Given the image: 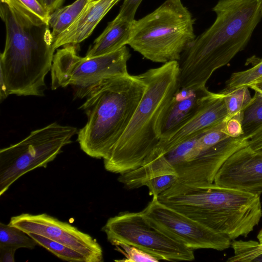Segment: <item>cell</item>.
<instances>
[{
    "label": "cell",
    "mask_w": 262,
    "mask_h": 262,
    "mask_svg": "<svg viewBox=\"0 0 262 262\" xmlns=\"http://www.w3.org/2000/svg\"><path fill=\"white\" fill-rule=\"evenodd\" d=\"M216 18L196 37L178 61L179 88H206L213 73L247 46L262 18V0H219Z\"/></svg>",
    "instance_id": "6da1fadb"
},
{
    "label": "cell",
    "mask_w": 262,
    "mask_h": 262,
    "mask_svg": "<svg viewBox=\"0 0 262 262\" xmlns=\"http://www.w3.org/2000/svg\"><path fill=\"white\" fill-rule=\"evenodd\" d=\"M157 198L231 241L247 236L262 217L260 195L214 183L196 186L176 182Z\"/></svg>",
    "instance_id": "7a4b0ae2"
},
{
    "label": "cell",
    "mask_w": 262,
    "mask_h": 262,
    "mask_svg": "<svg viewBox=\"0 0 262 262\" xmlns=\"http://www.w3.org/2000/svg\"><path fill=\"white\" fill-rule=\"evenodd\" d=\"M142 74L146 83L143 96L124 133L103 159L105 169L112 173L121 174L138 168L157 146L162 119L179 88L177 61Z\"/></svg>",
    "instance_id": "3957f363"
},
{
    "label": "cell",
    "mask_w": 262,
    "mask_h": 262,
    "mask_svg": "<svg viewBox=\"0 0 262 262\" xmlns=\"http://www.w3.org/2000/svg\"><path fill=\"white\" fill-rule=\"evenodd\" d=\"M0 15L6 31L0 75L8 94L43 96L55 51L49 25L35 24L2 2Z\"/></svg>",
    "instance_id": "277c9868"
},
{
    "label": "cell",
    "mask_w": 262,
    "mask_h": 262,
    "mask_svg": "<svg viewBox=\"0 0 262 262\" xmlns=\"http://www.w3.org/2000/svg\"><path fill=\"white\" fill-rule=\"evenodd\" d=\"M145 86L142 73L129 74L104 79L86 91L79 108L88 121L77 132L81 150L92 158H106L127 127Z\"/></svg>",
    "instance_id": "5b68a950"
},
{
    "label": "cell",
    "mask_w": 262,
    "mask_h": 262,
    "mask_svg": "<svg viewBox=\"0 0 262 262\" xmlns=\"http://www.w3.org/2000/svg\"><path fill=\"white\" fill-rule=\"evenodd\" d=\"M194 24L181 0H166L152 12L134 20L127 45L152 62L179 61L196 37Z\"/></svg>",
    "instance_id": "8992f818"
},
{
    "label": "cell",
    "mask_w": 262,
    "mask_h": 262,
    "mask_svg": "<svg viewBox=\"0 0 262 262\" xmlns=\"http://www.w3.org/2000/svg\"><path fill=\"white\" fill-rule=\"evenodd\" d=\"M76 127L56 122L32 131L20 141L0 150V195L26 173L46 168L72 142Z\"/></svg>",
    "instance_id": "52a82bcc"
},
{
    "label": "cell",
    "mask_w": 262,
    "mask_h": 262,
    "mask_svg": "<svg viewBox=\"0 0 262 262\" xmlns=\"http://www.w3.org/2000/svg\"><path fill=\"white\" fill-rule=\"evenodd\" d=\"M77 45H68L54 54L51 69V89L71 85L82 98L88 90L101 81L129 74L127 62L130 53L126 46L104 55L87 58L79 56Z\"/></svg>",
    "instance_id": "ba28073f"
},
{
    "label": "cell",
    "mask_w": 262,
    "mask_h": 262,
    "mask_svg": "<svg viewBox=\"0 0 262 262\" xmlns=\"http://www.w3.org/2000/svg\"><path fill=\"white\" fill-rule=\"evenodd\" d=\"M108 241L136 247L160 260L192 261L194 250L152 227L142 211H125L110 217L102 228Z\"/></svg>",
    "instance_id": "9c48e42d"
},
{
    "label": "cell",
    "mask_w": 262,
    "mask_h": 262,
    "mask_svg": "<svg viewBox=\"0 0 262 262\" xmlns=\"http://www.w3.org/2000/svg\"><path fill=\"white\" fill-rule=\"evenodd\" d=\"M157 196H153L141 211L152 227L193 250L223 251L231 247V240L228 237L162 204Z\"/></svg>",
    "instance_id": "30bf717a"
},
{
    "label": "cell",
    "mask_w": 262,
    "mask_h": 262,
    "mask_svg": "<svg viewBox=\"0 0 262 262\" xmlns=\"http://www.w3.org/2000/svg\"><path fill=\"white\" fill-rule=\"evenodd\" d=\"M10 225L27 234L34 233L64 244L82 253L88 262L103 261V251L97 241L69 223L46 213H22L11 217Z\"/></svg>",
    "instance_id": "8fae6325"
},
{
    "label": "cell",
    "mask_w": 262,
    "mask_h": 262,
    "mask_svg": "<svg viewBox=\"0 0 262 262\" xmlns=\"http://www.w3.org/2000/svg\"><path fill=\"white\" fill-rule=\"evenodd\" d=\"M214 184L260 195L262 153L248 145L237 150L221 167Z\"/></svg>",
    "instance_id": "7c38bea8"
},
{
    "label": "cell",
    "mask_w": 262,
    "mask_h": 262,
    "mask_svg": "<svg viewBox=\"0 0 262 262\" xmlns=\"http://www.w3.org/2000/svg\"><path fill=\"white\" fill-rule=\"evenodd\" d=\"M227 117L222 94L208 91L193 116L169 137L160 140L150 153L163 155L199 133L223 122Z\"/></svg>",
    "instance_id": "4fadbf2b"
},
{
    "label": "cell",
    "mask_w": 262,
    "mask_h": 262,
    "mask_svg": "<svg viewBox=\"0 0 262 262\" xmlns=\"http://www.w3.org/2000/svg\"><path fill=\"white\" fill-rule=\"evenodd\" d=\"M208 91L206 87L198 90L179 88L162 119L160 140L169 137L193 116Z\"/></svg>",
    "instance_id": "5bb4252c"
},
{
    "label": "cell",
    "mask_w": 262,
    "mask_h": 262,
    "mask_svg": "<svg viewBox=\"0 0 262 262\" xmlns=\"http://www.w3.org/2000/svg\"><path fill=\"white\" fill-rule=\"evenodd\" d=\"M117 0L90 2L77 19L53 40L55 49L68 45H77L86 39Z\"/></svg>",
    "instance_id": "9a60e30c"
},
{
    "label": "cell",
    "mask_w": 262,
    "mask_h": 262,
    "mask_svg": "<svg viewBox=\"0 0 262 262\" xmlns=\"http://www.w3.org/2000/svg\"><path fill=\"white\" fill-rule=\"evenodd\" d=\"M133 21L124 20L116 16L108 24L103 32L95 40L85 57L92 58L104 55L116 51L127 45L130 37Z\"/></svg>",
    "instance_id": "2e32d148"
},
{
    "label": "cell",
    "mask_w": 262,
    "mask_h": 262,
    "mask_svg": "<svg viewBox=\"0 0 262 262\" xmlns=\"http://www.w3.org/2000/svg\"><path fill=\"white\" fill-rule=\"evenodd\" d=\"M89 2V0H76L50 14L49 25L52 29L53 40L74 23Z\"/></svg>",
    "instance_id": "e0dca14e"
},
{
    "label": "cell",
    "mask_w": 262,
    "mask_h": 262,
    "mask_svg": "<svg viewBox=\"0 0 262 262\" xmlns=\"http://www.w3.org/2000/svg\"><path fill=\"white\" fill-rule=\"evenodd\" d=\"M32 23L49 25L50 14L37 0H1Z\"/></svg>",
    "instance_id": "ac0fdd59"
},
{
    "label": "cell",
    "mask_w": 262,
    "mask_h": 262,
    "mask_svg": "<svg viewBox=\"0 0 262 262\" xmlns=\"http://www.w3.org/2000/svg\"><path fill=\"white\" fill-rule=\"evenodd\" d=\"M249 88L243 86L234 89H224L222 94L226 105L227 117L225 120L243 112L250 103L252 97Z\"/></svg>",
    "instance_id": "d6986e66"
},
{
    "label": "cell",
    "mask_w": 262,
    "mask_h": 262,
    "mask_svg": "<svg viewBox=\"0 0 262 262\" xmlns=\"http://www.w3.org/2000/svg\"><path fill=\"white\" fill-rule=\"evenodd\" d=\"M37 244L59 258L71 262H88L86 257L80 252L58 242L43 236L28 233Z\"/></svg>",
    "instance_id": "ffe728a7"
},
{
    "label": "cell",
    "mask_w": 262,
    "mask_h": 262,
    "mask_svg": "<svg viewBox=\"0 0 262 262\" xmlns=\"http://www.w3.org/2000/svg\"><path fill=\"white\" fill-rule=\"evenodd\" d=\"M0 244L16 248L33 249L37 245L28 234L10 224L0 223Z\"/></svg>",
    "instance_id": "44dd1931"
},
{
    "label": "cell",
    "mask_w": 262,
    "mask_h": 262,
    "mask_svg": "<svg viewBox=\"0 0 262 262\" xmlns=\"http://www.w3.org/2000/svg\"><path fill=\"white\" fill-rule=\"evenodd\" d=\"M262 124V94H255L243 111V128L244 136H247Z\"/></svg>",
    "instance_id": "7402d4cb"
},
{
    "label": "cell",
    "mask_w": 262,
    "mask_h": 262,
    "mask_svg": "<svg viewBox=\"0 0 262 262\" xmlns=\"http://www.w3.org/2000/svg\"><path fill=\"white\" fill-rule=\"evenodd\" d=\"M261 77L262 58L256 60L251 68L232 73L226 82L225 89H231L243 86L249 88Z\"/></svg>",
    "instance_id": "603a6c76"
},
{
    "label": "cell",
    "mask_w": 262,
    "mask_h": 262,
    "mask_svg": "<svg viewBox=\"0 0 262 262\" xmlns=\"http://www.w3.org/2000/svg\"><path fill=\"white\" fill-rule=\"evenodd\" d=\"M116 249L125 256L123 259L117 260L124 262H157L160 260L154 256L136 247L124 243L114 245Z\"/></svg>",
    "instance_id": "cb8c5ba5"
},
{
    "label": "cell",
    "mask_w": 262,
    "mask_h": 262,
    "mask_svg": "<svg viewBox=\"0 0 262 262\" xmlns=\"http://www.w3.org/2000/svg\"><path fill=\"white\" fill-rule=\"evenodd\" d=\"M178 180V176L175 174H162L149 179L144 186L148 188L150 195L158 196L171 187Z\"/></svg>",
    "instance_id": "d4e9b609"
},
{
    "label": "cell",
    "mask_w": 262,
    "mask_h": 262,
    "mask_svg": "<svg viewBox=\"0 0 262 262\" xmlns=\"http://www.w3.org/2000/svg\"><path fill=\"white\" fill-rule=\"evenodd\" d=\"M237 256L243 262L254 261L257 256L262 253V244L254 241H241L237 248Z\"/></svg>",
    "instance_id": "484cf974"
},
{
    "label": "cell",
    "mask_w": 262,
    "mask_h": 262,
    "mask_svg": "<svg viewBox=\"0 0 262 262\" xmlns=\"http://www.w3.org/2000/svg\"><path fill=\"white\" fill-rule=\"evenodd\" d=\"M243 117V112L225 120V131L229 137L237 138L244 135Z\"/></svg>",
    "instance_id": "4316f807"
},
{
    "label": "cell",
    "mask_w": 262,
    "mask_h": 262,
    "mask_svg": "<svg viewBox=\"0 0 262 262\" xmlns=\"http://www.w3.org/2000/svg\"><path fill=\"white\" fill-rule=\"evenodd\" d=\"M142 0H124L117 17L129 21L135 20L136 12Z\"/></svg>",
    "instance_id": "83f0119b"
},
{
    "label": "cell",
    "mask_w": 262,
    "mask_h": 262,
    "mask_svg": "<svg viewBox=\"0 0 262 262\" xmlns=\"http://www.w3.org/2000/svg\"><path fill=\"white\" fill-rule=\"evenodd\" d=\"M245 137L249 147L262 153V124Z\"/></svg>",
    "instance_id": "f1b7e54d"
},
{
    "label": "cell",
    "mask_w": 262,
    "mask_h": 262,
    "mask_svg": "<svg viewBox=\"0 0 262 262\" xmlns=\"http://www.w3.org/2000/svg\"><path fill=\"white\" fill-rule=\"evenodd\" d=\"M17 250L15 247L0 244V261L14 262V255Z\"/></svg>",
    "instance_id": "f546056e"
},
{
    "label": "cell",
    "mask_w": 262,
    "mask_h": 262,
    "mask_svg": "<svg viewBox=\"0 0 262 262\" xmlns=\"http://www.w3.org/2000/svg\"><path fill=\"white\" fill-rule=\"evenodd\" d=\"M41 6L50 14L60 8L64 0H37Z\"/></svg>",
    "instance_id": "4dcf8cb0"
},
{
    "label": "cell",
    "mask_w": 262,
    "mask_h": 262,
    "mask_svg": "<svg viewBox=\"0 0 262 262\" xmlns=\"http://www.w3.org/2000/svg\"><path fill=\"white\" fill-rule=\"evenodd\" d=\"M249 88L262 94V77L252 84Z\"/></svg>",
    "instance_id": "1f68e13d"
},
{
    "label": "cell",
    "mask_w": 262,
    "mask_h": 262,
    "mask_svg": "<svg viewBox=\"0 0 262 262\" xmlns=\"http://www.w3.org/2000/svg\"><path fill=\"white\" fill-rule=\"evenodd\" d=\"M257 237L259 243L262 244V229L259 232Z\"/></svg>",
    "instance_id": "d6a6232c"
},
{
    "label": "cell",
    "mask_w": 262,
    "mask_h": 262,
    "mask_svg": "<svg viewBox=\"0 0 262 262\" xmlns=\"http://www.w3.org/2000/svg\"><path fill=\"white\" fill-rule=\"evenodd\" d=\"M254 261L262 262V253L259 254L254 259Z\"/></svg>",
    "instance_id": "836d02e7"
},
{
    "label": "cell",
    "mask_w": 262,
    "mask_h": 262,
    "mask_svg": "<svg viewBox=\"0 0 262 262\" xmlns=\"http://www.w3.org/2000/svg\"><path fill=\"white\" fill-rule=\"evenodd\" d=\"M96 1V0H89V2H92V1Z\"/></svg>",
    "instance_id": "e575fe53"
},
{
    "label": "cell",
    "mask_w": 262,
    "mask_h": 262,
    "mask_svg": "<svg viewBox=\"0 0 262 262\" xmlns=\"http://www.w3.org/2000/svg\"><path fill=\"white\" fill-rule=\"evenodd\" d=\"M120 0H117V2L118 3Z\"/></svg>",
    "instance_id": "d590c367"
}]
</instances>
